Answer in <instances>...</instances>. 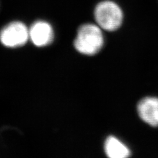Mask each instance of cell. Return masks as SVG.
<instances>
[{
  "instance_id": "3",
  "label": "cell",
  "mask_w": 158,
  "mask_h": 158,
  "mask_svg": "<svg viewBox=\"0 0 158 158\" xmlns=\"http://www.w3.org/2000/svg\"><path fill=\"white\" fill-rule=\"evenodd\" d=\"M29 40V29L19 21L10 23L0 32V42L11 48L24 46Z\"/></svg>"
},
{
  "instance_id": "4",
  "label": "cell",
  "mask_w": 158,
  "mask_h": 158,
  "mask_svg": "<svg viewBox=\"0 0 158 158\" xmlns=\"http://www.w3.org/2000/svg\"><path fill=\"white\" fill-rule=\"evenodd\" d=\"M53 30L46 21H36L29 28V39L37 47L48 46L53 40Z\"/></svg>"
},
{
  "instance_id": "1",
  "label": "cell",
  "mask_w": 158,
  "mask_h": 158,
  "mask_svg": "<svg viewBox=\"0 0 158 158\" xmlns=\"http://www.w3.org/2000/svg\"><path fill=\"white\" fill-rule=\"evenodd\" d=\"M102 29L98 24H85L78 28L74 46L83 55L94 56L103 46Z\"/></svg>"
},
{
  "instance_id": "5",
  "label": "cell",
  "mask_w": 158,
  "mask_h": 158,
  "mask_svg": "<svg viewBox=\"0 0 158 158\" xmlns=\"http://www.w3.org/2000/svg\"><path fill=\"white\" fill-rule=\"evenodd\" d=\"M138 115L149 125L158 127V98L146 97L143 98L137 106Z\"/></svg>"
},
{
  "instance_id": "6",
  "label": "cell",
  "mask_w": 158,
  "mask_h": 158,
  "mask_svg": "<svg viewBox=\"0 0 158 158\" xmlns=\"http://www.w3.org/2000/svg\"><path fill=\"white\" fill-rule=\"evenodd\" d=\"M104 150L110 158H126L131 156L128 148L115 136H109L104 143Z\"/></svg>"
},
{
  "instance_id": "2",
  "label": "cell",
  "mask_w": 158,
  "mask_h": 158,
  "mask_svg": "<svg viewBox=\"0 0 158 158\" xmlns=\"http://www.w3.org/2000/svg\"><path fill=\"white\" fill-rule=\"evenodd\" d=\"M94 19L102 30L115 31L120 28L123 21V13L118 5L111 0H104L97 4Z\"/></svg>"
}]
</instances>
